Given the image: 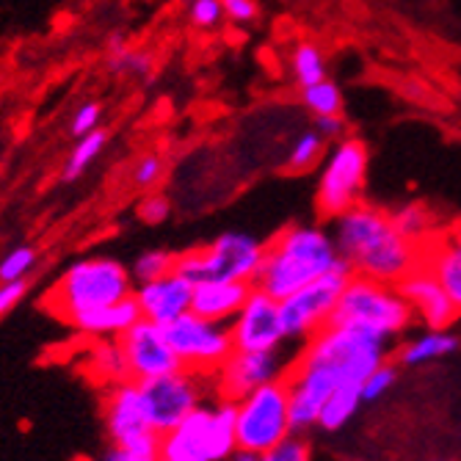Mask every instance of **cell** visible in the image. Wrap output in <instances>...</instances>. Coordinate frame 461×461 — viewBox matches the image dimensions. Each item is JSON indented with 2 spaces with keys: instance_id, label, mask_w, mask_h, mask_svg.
I'll list each match as a JSON object with an SVG mask.
<instances>
[{
  "instance_id": "f1b7e54d",
  "label": "cell",
  "mask_w": 461,
  "mask_h": 461,
  "mask_svg": "<svg viewBox=\"0 0 461 461\" xmlns=\"http://www.w3.org/2000/svg\"><path fill=\"white\" fill-rule=\"evenodd\" d=\"M302 105L307 108V113L315 116H334V113H343L346 108V97L343 89L334 83L331 77L312 83V86L302 89Z\"/></svg>"
},
{
  "instance_id": "2e32d148",
  "label": "cell",
  "mask_w": 461,
  "mask_h": 461,
  "mask_svg": "<svg viewBox=\"0 0 461 461\" xmlns=\"http://www.w3.org/2000/svg\"><path fill=\"white\" fill-rule=\"evenodd\" d=\"M398 290L409 302L414 321L423 329H453V323L461 315V310L450 299L445 285L437 279V274L426 263H420L414 271H409L398 282Z\"/></svg>"
},
{
  "instance_id": "ab89813d",
  "label": "cell",
  "mask_w": 461,
  "mask_h": 461,
  "mask_svg": "<svg viewBox=\"0 0 461 461\" xmlns=\"http://www.w3.org/2000/svg\"><path fill=\"white\" fill-rule=\"evenodd\" d=\"M224 4V17L232 20L235 25H251L260 17L258 0H221Z\"/></svg>"
},
{
  "instance_id": "b9f144b4",
  "label": "cell",
  "mask_w": 461,
  "mask_h": 461,
  "mask_svg": "<svg viewBox=\"0 0 461 461\" xmlns=\"http://www.w3.org/2000/svg\"><path fill=\"white\" fill-rule=\"evenodd\" d=\"M28 293V282L17 279V282H0V315H6L14 310V304Z\"/></svg>"
},
{
  "instance_id": "5bb4252c",
  "label": "cell",
  "mask_w": 461,
  "mask_h": 461,
  "mask_svg": "<svg viewBox=\"0 0 461 461\" xmlns=\"http://www.w3.org/2000/svg\"><path fill=\"white\" fill-rule=\"evenodd\" d=\"M230 331L238 351H279L290 346L282 304L260 287H251L246 304L230 321Z\"/></svg>"
},
{
  "instance_id": "44dd1931",
  "label": "cell",
  "mask_w": 461,
  "mask_h": 461,
  "mask_svg": "<svg viewBox=\"0 0 461 461\" xmlns=\"http://www.w3.org/2000/svg\"><path fill=\"white\" fill-rule=\"evenodd\" d=\"M423 263L437 274V279L445 285L450 299L461 310V227H453L447 232H437L423 246Z\"/></svg>"
},
{
  "instance_id": "8d00e7d4",
  "label": "cell",
  "mask_w": 461,
  "mask_h": 461,
  "mask_svg": "<svg viewBox=\"0 0 461 461\" xmlns=\"http://www.w3.org/2000/svg\"><path fill=\"white\" fill-rule=\"evenodd\" d=\"M312 450L310 442L302 434H293L285 442H279L276 447H271L268 453L260 456V461H310Z\"/></svg>"
},
{
  "instance_id": "4316f807",
  "label": "cell",
  "mask_w": 461,
  "mask_h": 461,
  "mask_svg": "<svg viewBox=\"0 0 461 461\" xmlns=\"http://www.w3.org/2000/svg\"><path fill=\"white\" fill-rule=\"evenodd\" d=\"M108 141H111V133L103 131V128H97V131H92L89 136L77 139L75 149L69 152V158H67V163H64V169H61V180H64V183H75L80 175H86V169L103 155V149L108 147Z\"/></svg>"
},
{
  "instance_id": "277c9868",
  "label": "cell",
  "mask_w": 461,
  "mask_h": 461,
  "mask_svg": "<svg viewBox=\"0 0 461 461\" xmlns=\"http://www.w3.org/2000/svg\"><path fill=\"white\" fill-rule=\"evenodd\" d=\"M133 274L113 258H86L72 263L53 287V310L72 321L133 296Z\"/></svg>"
},
{
  "instance_id": "7a4b0ae2",
  "label": "cell",
  "mask_w": 461,
  "mask_h": 461,
  "mask_svg": "<svg viewBox=\"0 0 461 461\" xmlns=\"http://www.w3.org/2000/svg\"><path fill=\"white\" fill-rule=\"evenodd\" d=\"M329 230L340 258L357 276L398 285L423 263V246L406 240L395 230L390 211H382L370 202L354 204L351 211L329 221Z\"/></svg>"
},
{
  "instance_id": "8fae6325",
  "label": "cell",
  "mask_w": 461,
  "mask_h": 461,
  "mask_svg": "<svg viewBox=\"0 0 461 461\" xmlns=\"http://www.w3.org/2000/svg\"><path fill=\"white\" fill-rule=\"evenodd\" d=\"M351 276H354V271L343 260L331 274L315 279L312 285L296 290L293 296L279 302L290 346H296V348L304 346L307 340H312L318 331H323L331 323L334 312H338L340 296H343V290H346Z\"/></svg>"
},
{
  "instance_id": "7c38bea8",
  "label": "cell",
  "mask_w": 461,
  "mask_h": 461,
  "mask_svg": "<svg viewBox=\"0 0 461 461\" xmlns=\"http://www.w3.org/2000/svg\"><path fill=\"white\" fill-rule=\"evenodd\" d=\"M163 329L185 370L213 375L235 351L230 323L207 321L196 312H185Z\"/></svg>"
},
{
  "instance_id": "9a60e30c",
  "label": "cell",
  "mask_w": 461,
  "mask_h": 461,
  "mask_svg": "<svg viewBox=\"0 0 461 461\" xmlns=\"http://www.w3.org/2000/svg\"><path fill=\"white\" fill-rule=\"evenodd\" d=\"M124 359H128V375L131 382H149L158 375H169L183 370L169 338H166V329L160 323H152L141 318L133 323L128 331L119 338Z\"/></svg>"
},
{
  "instance_id": "5b68a950",
  "label": "cell",
  "mask_w": 461,
  "mask_h": 461,
  "mask_svg": "<svg viewBox=\"0 0 461 461\" xmlns=\"http://www.w3.org/2000/svg\"><path fill=\"white\" fill-rule=\"evenodd\" d=\"M235 401H207L160 437V461H227L238 453Z\"/></svg>"
},
{
  "instance_id": "f35d334b",
  "label": "cell",
  "mask_w": 461,
  "mask_h": 461,
  "mask_svg": "<svg viewBox=\"0 0 461 461\" xmlns=\"http://www.w3.org/2000/svg\"><path fill=\"white\" fill-rule=\"evenodd\" d=\"M100 116H103V105L100 103H83L75 116L69 119V133L75 139H83V136H89L92 131L100 128Z\"/></svg>"
},
{
  "instance_id": "4fadbf2b",
  "label": "cell",
  "mask_w": 461,
  "mask_h": 461,
  "mask_svg": "<svg viewBox=\"0 0 461 461\" xmlns=\"http://www.w3.org/2000/svg\"><path fill=\"white\" fill-rule=\"evenodd\" d=\"M287 348H279V351H238L235 348L227 357V362L213 373L216 395L238 403L240 398L251 395L266 384L282 382L293 365V357Z\"/></svg>"
},
{
  "instance_id": "ac0fdd59",
  "label": "cell",
  "mask_w": 461,
  "mask_h": 461,
  "mask_svg": "<svg viewBox=\"0 0 461 461\" xmlns=\"http://www.w3.org/2000/svg\"><path fill=\"white\" fill-rule=\"evenodd\" d=\"M103 420H105V434L113 445H124L149 434L139 382L128 379L119 384H108L103 398Z\"/></svg>"
},
{
  "instance_id": "52a82bcc",
  "label": "cell",
  "mask_w": 461,
  "mask_h": 461,
  "mask_svg": "<svg viewBox=\"0 0 461 461\" xmlns=\"http://www.w3.org/2000/svg\"><path fill=\"white\" fill-rule=\"evenodd\" d=\"M263 258H266L263 238L243 230H227L216 235L211 243L180 251L175 271L183 274L191 285L207 279H232V282L255 285Z\"/></svg>"
},
{
  "instance_id": "ba28073f",
  "label": "cell",
  "mask_w": 461,
  "mask_h": 461,
  "mask_svg": "<svg viewBox=\"0 0 461 461\" xmlns=\"http://www.w3.org/2000/svg\"><path fill=\"white\" fill-rule=\"evenodd\" d=\"M370 169V152L362 139L346 136L329 144V152L318 172V191H315V211L323 221H334L351 211L354 204L365 202Z\"/></svg>"
},
{
  "instance_id": "74e56055",
  "label": "cell",
  "mask_w": 461,
  "mask_h": 461,
  "mask_svg": "<svg viewBox=\"0 0 461 461\" xmlns=\"http://www.w3.org/2000/svg\"><path fill=\"white\" fill-rule=\"evenodd\" d=\"M169 216H172V199L166 194H160V191H149L139 204V219L144 224L158 227L163 221H169Z\"/></svg>"
},
{
  "instance_id": "484cf974",
  "label": "cell",
  "mask_w": 461,
  "mask_h": 461,
  "mask_svg": "<svg viewBox=\"0 0 461 461\" xmlns=\"http://www.w3.org/2000/svg\"><path fill=\"white\" fill-rule=\"evenodd\" d=\"M326 152H329V141L315 128H310L296 141H293V147L287 152V160H285V169L290 175H307V172L315 169V166L323 163Z\"/></svg>"
},
{
  "instance_id": "83f0119b",
  "label": "cell",
  "mask_w": 461,
  "mask_h": 461,
  "mask_svg": "<svg viewBox=\"0 0 461 461\" xmlns=\"http://www.w3.org/2000/svg\"><path fill=\"white\" fill-rule=\"evenodd\" d=\"M290 75L299 83V89H307L312 83H321L329 77L326 72V56L315 41H299L290 53Z\"/></svg>"
},
{
  "instance_id": "d4e9b609",
  "label": "cell",
  "mask_w": 461,
  "mask_h": 461,
  "mask_svg": "<svg viewBox=\"0 0 461 461\" xmlns=\"http://www.w3.org/2000/svg\"><path fill=\"white\" fill-rule=\"evenodd\" d=\"M89 367L105 384H119L128 382V359H124L122 343L119 340H97L89 354Z\"/></svg>"
},
{
  "instance_id": "d6986e66",
  "label": "cell",
  "mask_w": 461,
  "mask_h": 461,
  "mask_svg": "<svg viewBox=\"0 0 461 461\" xmlns=\"http://www.w3.org/2000/svg\"><path fill=\"white\" fill-rule=\"evenodd\" d=\"M255 285L249 282H232V279H207L194 285V302H191V312L207 318V321H219V323H230L240 307L246 304L249 293Z\"/></svg>"
},
{
  "instance_id": "60d3db41",
  "label": "cell",
  "mask_w": 461,
  "mask_h": 461,
  "mask_svg": "<svg viewBox=\"0 0 461 461\" xmlns=\"http://www.w3.org/2000/svg\"><path fill=\"white\" fill-rule=\"evenodd\" d=\"M312 128H315L329 144H334V141H340V139L348 136V122H346L343 113H334V116H315V119H312Z\"/></svg>"
},
{
  "instance_id": "4dcf8cb0",
  "label": "cell",
  "mask_w": 461,
  "mask_h": 461,
  "mask_svg": "<svg viewBox=\"0 0 461 461\" xmlns=\"http://www.w3.org/2000/svg\"><path fill=\"white\" fill-rule=\"evenodd\" d=\"M103 461H160V437L155 431L124 442V445H111L103 456Z\"/></svg>"
},
{
  "instance_id": "d6a6232c",
  "label": "cell",
  "mask_w": 461,
  "mask_h": 461,
  "mask_svg": "<svg viewBox=\"0 0 461 461\" xmlns=\"http://www.w3.org/2000/svg\"><path fill=\"white\" fill-rule=\"evenodd\" d=\"M163 175H166V160H163L160 152H144V155H139L131 163V172H128L131 183L136 188H141V191H155L160 185Z\"/></svg>"
},
{
  "instance_id": "e0dca14e",
  "label": "cell",
  "mask_w": 461,
  "mask_h": 461,
  "mask_svg": "<svg viewBox=\"0 0 461 461\" xmlns=\"http://www.w3.org/2000/svg\"><path fill=\"white\" fill-rule=\"evenodd\" d=\"M133 299L141 310V318L160 323V326H169L172 321H177L180 315L191 312V302H194V285L172 271L160 279L136 285L133 290Z\"/></svg>"
},
{
  "instance_id": "7402d4cb",
  "label": "cell",
  "mask_w": 461,
  "mask_h": 461,
  "mask_svg": "<svg viewBox=\"0 0 461 461\" xmlns=\"http://www.w3.org/2000/svg\"><path fill=\"white\" fill-rule=\"evenodd\" d=\"M141 321V310L136 304L133 296L122 299L111 307H103V310H95V312H86V315H77L72 318L69 323L80 331L86 334V338H95V340H119L124 331H128L133 323Z\"/></svg>"
},
{
  "instance_id": "ffe728a7",
  "label": "cell",
  "mask_w": 461,
  "mask_h": 461,
  "mask_svg": "<svg viewBox=\"0 0 461 461\" xmlns=\"http://www.w3.org/2000/svg\"><path fill=\"white\" fill-rule=\"evenodd\" d=\"M461 348V338L453 329H420L411 338H406L395 351V365L398 367H426L434 362H442L447 357H453Z\"/></svg>"
},
{
  "instance_id": "1f68e13d",
  "label": "cell",
  "mask_w": 461,
  "mask_h": 461,
  "mask_svg": "<svg viewBox=\"0 0 461 461\" xmlns=\"http://www.w3.org/2000/svg\"><path fill=\"white\" fill-rule=\"evenodd\" d=\"M108 69L116 75H133V77H149L155 69V59L147 50H136L124 45L119 50L108 53Z\"/></svg>"
},
{
  "instance_id": "d590c367",
  "label": "cell",
  "mask_w": 461,
  "mask_h": 461,
  "mask_svg": "<svg viewBox=\"0 0 461 461\" xmlns=\"http://www.w3.org/2000/svg\"><path fill=\"white\" fill-rule=\"evenodd\" d=\"M224 20L221 0H188V23L199 31L219 28Z\"/></svg>"
},
{
  "instance_id": "8992f818",
  "label": "cell",
  "mask_w": 461,
  "mask_h": 461,
  "mask_svg": "<svg viewBox=\"0 0 461 461\" xmlns=\"http://www.w3.org/2000/svg\"><path fill=\"white\" fill-rule=\"evenodd\" d=\"M331 323L359 326L365 331H373L375 338L395 343L406 338L417 321L398 285L354 274L343 290Z\"/></svg>"
},
{
  "instance_id": "3957f363",
  "label": "cell",
  "mask_w": 461,
  "mask_h": 461,
  "mask_svg": "<svg viewBox=\"0 0 461 461\" xmlns=\"http://www.w3.org/2000/svg\"><path fill=\"white\" fill-rule=\"evenodd\" d=\"M343 263L338 243L323 224H287L266 240V258L255 287L276 302L331 274Z\"/></svg>"
},
{
  "instance_id": "6da1fadb",
  "label": "cell",
  "mask_w": 461,
  "mask_h": 461,
  "mask_svg": "<svg viewBox=\"0 0 461 461\" xmlns=\"http://www.w3.org/2000/svg\"><path fill=\"white\" fill-rule=\"evenodd\" d=\"M393 359V343L373 331L346 323H329L312 340L299 346L285 375L290 393L293 431L318 429V417L329 398L343 387H362L367 375Z\"/></svg>"
},
{
  "instance_id": "ee69618b",
  "label": "cell",
  "mask_w": 461,
  "mask_h": 461,
  "mask_svg": "<svg viewBox=\"0 0 461 461\" xmlns=\"http://www.w3.org/2000/svg\"><path fill=\"white\" fill-rule=\"evenodd\" d=\"M429 461H450V458H429Z\"/></svg>"
},
{
  "instance_id": "f546056e",
  "label": "cell",
  "mask_w": 461,
  "mask_h": 461,
  "mask_svg": "<svg viewBox=\"0 0 461 461\" xmlns=\"http://www.w3.org/2000/svg\"><path fill=\"white\" fill-rule=\"evenodd\" d=\"M175 263H177L175 251H169V249H147V251H141V255L131 263L133 282L136 285H144V282L160 279V276L175 271Z\"/></svg>"
},
{
  "instance_id": "e575fe53",
  "label": "cell",
  "mask_w": 461,
  "mask_h": 461,
  "mask_svg": "<svg viewBox=\"0 0 461 461\" xmlns=\"http://www.w3.org/2000/svg\"><path fill=\"white\" fill-rule=\"evenodd\" d=\"M36 266V249L31 246H20L14 251L0 260V282H17V279H25L28 271Z\"/></svg>"
},
{
  "instance_id": "cb8c5ba5",
  "label": "cell",
  "mask_w": 461,
  "mask_h": 461,
  "mask_svg": "<svg viewBox=\"0 0 461 461\" xmlns=\"http://www.w3.org/2000/svg\"><path fill=\"white\" fill-rule=\"evenodd\" d=\"M362 406H365L362 387H343V390H338L329 398V403L323 406V411L318 417V429L329 431V434L343 431L346 426H351V420L359 414Z\"/></svg>"
},
{
  "instance_id": "603a6c76",
  "label": "cell",
  "mask_w": 461,
  "mask_h": 461,
  "mask_svg": "<svg viewBox=\"0 0 461 461\" xmlns=\"http://www.w3.org/2000/svg\"><path fill=\"white\" fill-rule=\"evenodd\" d=\"M390 219H393L395 230H398L406 240H411V243H417V246H426V243L439 232L437 216L429 211V207H426L423 202H403V204L393 207V211H390Z\"/></svg>"
},
{
  "instance_id": "9c48e42d",
  "label": "cell",
  "mask_w": 461,
  "mask_h": 461,
  "mask_svg": "<svg viewBox=\"0 0 461 461\" xmlns=\"http://www.w3.org/2000/svg\"><path fill=\"white\" fill-rule=\"evenodd\" d=\"M139 390H141L147 426L158 437L177 429L202 403L219 398L213 375L185 370V367L177 373H169V375H158V379L141 382Z\"/></svg>"
},
{
  "instance_id": "7bdbcfd3",
  "label": "cell",
  "mask_w": 461,
  "mask_h": 461,
  "mask_svg": "<svg viewBox=\"0 0 461 461\" xmlns=\"http://www.w3.org/2000/svg\"><path fill=\"white\" fill-rule=\"evenodd\" d=\"M227 461H260V456H255V453H246V450H238V453H232Z\"/></svg>"
},
{
  "instance_id": "30bf717a",
  "label": "cell",
  "mask_w": 461,
  "mask_h": 461,
  "mask_svg": "<svg viewBox=\"0 0 461 461\" xmlns=\"http://www.w3.org/2000/svg\"><path fill=\"white\" fill-rule=\"evenodd\" d=\"M235 417L238 450L263 456L287 437H293V414H290V393L285 379L266 384L251 395L240 398Z\"/></svg>"
},
{
  "instance_id": "836d02e7",
  "label": "cell",
  "mask_w": 461,
  "mask_h": 461,
  "mask_svg": "<svg viewBox=\"0 0 461 461\" xmlns=\"http://www.w3.org/2000/svg\"><path fill=\"white\" fill-rule=\"evenodd\" d=\"M395 382H398V365H395V359H390V362L375 367L367 375V379H365V384H362V401H365V406L379 403L382 398H387V393L395 387Z\"/></svg>"
}]
</instances>
